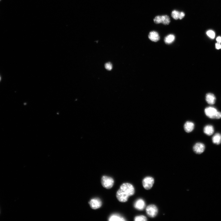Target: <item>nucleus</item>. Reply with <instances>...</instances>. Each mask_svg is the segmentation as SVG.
<instances>
[{
	"label": "nucleus",
	"mask_w": 221,
	"mask_h": 221,
	"mask_svg": "<svg viewBox=\"0 0 221 221\" xmlns=\"http://www.w3.org/2000/svg\"><path fill=\"white\" fill-rule=\"evenodd\" d=\"M135 192L133 185L129 183H124L120 186L116 194L117 198L119 202L125 203L129 197L133 195Z\"/></svg>",
	"instance_id": "1"
},
{
	"label": "nucleus",
	"mask_w": 221,
	"mask_h": 221,
	"mask_svg": "<svg viewBox=\"0 0 221 221\" xmlns=\"http://www.w3.org/2000/svg\"><path fill=\"white\" fill-rule=\"evenodd\" d=\"M205 112L206 115L211 119H218L221 118V112H218L213 107H207L205 110Z\"/></svg>",
	"instance_id": "2"
},
{
	"label": "nucleus",
	"mask_w": 221,
	"mask_h": 221,
	"mask_svg": "<svg viewBox=\"0 0 221 221\" xmlns=\"http://www.w3.org/2000/svg\"><path fill=\"white\" fill-rule=\"evenodd\" d=\"M101 183L104 188L107 189H110L113 186L114 184V180L111 177L104 176L102 178Z\"/></svg>",
	"instance_id": "3"
},
{
	"label": "nucleus",
	"mask_w": 221,
	"mask_h": 221,
	"mask_svg": "<svg viewBox=\"0 0 221 221\" xmlns=\"http://www.w3.org/2000/svg\"><path fill=\"white\" fill-rule=\"evenodd\" d=\"M146 212L147 215L153 218L157 215L158 210L156 205L151 204L146 207Z\"/></svg>",
	"instance_id": "4"
},
{
	"label": "nucleus",
	"mask_w": 221,
	"mask_h": 221,
	"mask_svg": "<svg viewBox=\"0 0 221 221\" xmlns=\"http://www.w3.org/2000/svg\"><path fill=\"white\" fill-rule=\"evenodd\" d=\"M154 182V179L153 177L148 176L143 179L142 183L144 189L146 190H149L152 188Z\"/></svg>",
	"instance_id": "5"
},
{
	"label": "nucleus",
	"mask_w": 221,
	"mask_h": 221,
	"mask_svg": "<svg viewBox=\"0 0 221 221\" xmlns=\"http://www.w3.org/2000/svg\"><path fill=\"white\" fill-rule=\"evenodd\" d=\"M89 203L91 208L94 210L100 208L102 205V200L98 198L92 199L90 201Z\"/></svg>",
	"instance_id": "6"
},
{
	"label": "nucleus",
	"mask_w": 221,
	"mask_h": 221,
	"mask_svg": "<svg viewBox=\"0 0 221 221\" xmlns=\"http://www.w3.org/2000/svg\"><path fill=\"white\" fill-rule=\"evenodd\" d=\"M205 149V145L200 143L196 144L194 146L193 148V151L198 154H200L203 153Z\"/></svg>",
	"instance_id": "7"
},
{
	"label": "nucleus",
	"mask_w": 221,
	"mask_h": 221,
	"mask_svg": "<svg viewBox=\"0 0 221 221\" xmlns=\"http://www.w3.org/2000/svg\"><path fill=\"white\" fill-rule=\"evenodd\" d=\"M134 206L136 209L141 211L145 208L146 203L144 200L142 199H139L136 201Z\"/></svg>",
	"instance_id": "8"
},
{
	"label": "nucleus",
	"mask_w": 221,
	"mask_h": 221,
	"mask_svg": "<svg viewBox=\"0 0 221 221\" xmlns=\"http://www.w3.org/2000/svg\"><path fill=\"white\" fill-rule=\"evenodd\" d=\"M207 103L210 105L215 104L216 101V97L213 94L208 93L206 95L205 97Z\"/></svg>",
	"instance_id": "9"
},
{
	"label": "nucleus",
	"mask_w": 221,
	"mask_h": 221,
	"mask_svg": "<svg viewBox=\"0 0 221 221\" xmlns=\"http://www.w3.org/2000/svg\"><path fill=\"white\" fill-rule=\"evenodd\" d=\"M195 128V124L191 122H187L184 125V129L185 131L187 133L192 132Z\"/></svg>",
	"instance_id": "10"
},
{
	"label": "nucleus",
	"mask_w": 221,
	"mask_h": 221,
	"mask_svg": "<svg viewBox=\"0 0 221 221\" xmlns=\"http://www.w3.org/2000/svg\"><path fill=\"white\" fill-rule=\"evenodd\" d=\"M149 39L153 42H157L159 41L160 36L158 33L155 31L151 32L149 36Z\"/></svg>",
	"instance_id": "11"
},
{
	"label": "nucleus",
	"mask_w": 221,
	"mask_h": 221,
	"mask_svg": "<svg viewBox=\"0 0 221 221\" xmlns=\"http://www.w3.org/2000/svg\"><path fill=\"white\" fill-rule=\"evenodd\" d=\"M213 127L211 125H207L205 126L204 129V133L207 136H210L212 135L214 132Z\"/></svg>",
	"instance_id": "12"
},
{
	"label": "nucleus",
	"mask_w": 221,
	"mask_h": 221,
	"mask_svg": "<svg viewBox=\"0 0 221 221\" xmlns=\"http://www.w3.org/2000/svg\"><path fill=\"white\" fill-rule=\"evenodd\" d=\"M109 220L110 221H123L126 220L124 218L118 214H113L109 218Z\"/></svg>",
	"instance_id": "13"
},
{
	"label": "nucleus",
	"mask_w": 221,
	"mask_h": 221,
	"mask_svg": "<svg viewBox=\"0 0 221 221\" xmlns=\"http://www.w3.org/2000/svg\"><path fill=\"white\" fill-rule=\"evenodd\" d=\"M212 141L214 144L219 145L221 143V135L217 133L212 137Z\"/></svg>",
	"instance_id": "14"
},
{
	"label": "nucleus",
	"mask_w": 221,
	"mask_h": 221,
	"mask_svg": "<svg viewBox=\"0 0 221 221\" xmlns=\"http://www.w3.org/2000/svg\"><path fill=\"white\" fill-rule=\"evenodd\" d=\"M175 37L173 35L171 34L166 36L164 39V41L166 44H170L175 41Z\"/></svg>",
	"instance_id": "15"
},
{
	"label": "nucleus",
	"mask_w": 221,
	"mask_h": 221,
	"mask_svg": "<svg viewBox=\"0 0 221 221\" xmlns=\"http://www.w3.org/2000/svg\"><path fill=\"white\" fill-rule=\"evenodd\" d=\"M161 23L165 25H168L170 23V19L169 16L167 15L161 16Z\"/></svg>",
	"instance_id": "16"
},
{
	"label": "nucleus",
	"mask_w": 221,
	"mask_h": 221,
	"mask_svg": "<svg viewBox=\"0 0 221 221\" xmlns=\"http://www.w3.org/2000/svg\"><path fill=\"white\" fill-rule=\"evenodd\" d=\"M180 14V12L176 10H174L171 13V16L174 19L178 20L179 19Z\"/></svg>",
	"instance_id": "17"
},
{
	"label": "nucleus",
	"mask_w": 221,
	"mask_h": 221,
	"mask_svg": "<svg viewBox=\"0 0 221 221\" xmlns=\"http://www.w3.org/2000/svg\"><path fill=\"white\" fill-rule=\"evenodd\" d=\"M134 220L135 221H146L147 220V219L144 216L140 215L135 217Z\"/></svg>",
	"instance_id": "18"
},
{
	"label": "nucleus",
	"mask_w": 221,
	"mask_h": 221,
	"mask_svg": "<svg viewBox=\"0 0 221 221\" xmlns=\"http://www.w3.org/2000/svg\"><path fill=\"white\" fill-rule=\"evenodd\" d=\"M154 22L156 24L161 23V16H157L155 17L153 19Z\"/></svg>",
	"instance_id": "19"
},
{
	"label": "nucleus",
	"mask_w": 221,
	"mask_h": 221,
	"mask_svg": "<svg viewBox=\"0 0 221 221\" xmlns=\"http://www.w3.org/2000/svg\"><path fill=\"white\" fill-rule=\"evenodd\" d=\"M207 34L210 38L213 39L215 37V33L212 31H209L207 32Z\"/></svg>",
	"instance_id": "20"
},
{
	"label": "nucleus",
	"mask_w": 221,
	"mask_h": 221,
	"mask_svg": "<svg viewBox=\"0 0 221 221\" xmlns=\"http://www.w3.org/2000/svg\"><path fill=\"white\" fill-rule=\"evenodd\" d=\"M105 67L106 69L109 71L111 70L112 69V65L110 63L105 64Z\"/></svg>",
	"instance_id": "21"
},
{
	"label": "nucleus",
	"mask_w": 221,
	"mask_h": 221,
	"mask_svg": "<svg viewBox=\"0 0 221 221\" xmlns=\"http://www.w3.org/2000/svg\"><path fill=\"white\" fill-rule=\"evenodd\" d=\"M185 16V13L183 12H180V14L179 17V19H182Z\"/></svg>",
	"instance_id": "22"
},
{
	"label": "nucleus",
	"mask_w": 221,
	"mask_h": 221,
	"mask_svg": "<svg viewBox=\"0 0 221 221\" xmlns=\"http://www.w3.org/2000/svg\"><path fill=\"white\" fill-rule=\"evenodd\" d=\"M216 48L218 50L221 49V45L219 42L216 44Z\"/></svg>",
	"instance_id": "23"
},
{
	"label": "nucleus",
	"mask_w": 221,
	"mask_h": 221,
	"mask_svg": "<svg viewBox=\"0 0 221 221\" xmlns=\"http://www.w3.org/2000/svg\"><path fill=\"white\" fill-rule=\"evenodd\" d=\"M217 41L219 43H221V37H218L217 38Z\"/></svg>",
	"instance_id": "24"
},
{
	"label": "nucleus",
	"mask_w": 221,
	"mask_h": 221,
	"mask_svg": "<svg viewBox=\"0 0 221 221\" xmlns=\"http://www.w3.org/2000/svg\"><path fill=\"white\" fill-rule=\"evenodd\" d=\"M1 77H0V80H1Z\"/></svg>",
	"instance_id": "25"
},
{
	"label": "nucleus",
	"mask_w": 221,
	"mask_h": 221,
	"mask_svg": "<svg viewBox=\"0 0 221 221\" xmlns=\"http://www.w3.org/2000/svg\"><path fill=\"white\" fill-rule=\"evenodd\" d=\"M1 1V0H0V1Z\"/></svg>",
	"instance_id": "26"
}]
</instances>
